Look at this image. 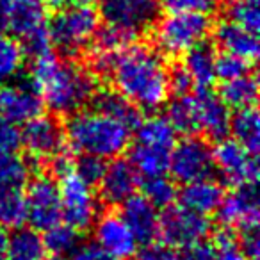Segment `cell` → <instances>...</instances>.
<instances>
[{"label":"cell","mask_w":260,"mask_h":260,"mask_svg":"<svg viewBox=\"0 0 260 260\" xmlns=\"http://www.w3.org/2000/svg\"><path fill=\"white\" fill-rule=\"evenodd\" d=\"M114 89L138 109L157 111L170 98V70L159 52L132 43L116 52L109 75Z\"/></svg>","instance_id":"1"},{"label":"cell","mask_w":260,"mask_h":260,"mask_svg":"<svg viewBox=\"0 0 260 260\" xmlns=\"http://www.w3.org/2000/svg\"><path fill=\"white\" fill-rule=\"evenodd\" d=\"M30 84L43 105L61 116L84 109L96 93V80L91 70L55 57L52 52L32 59Z\"/></svg>","instance_id":"2"},{"label":"cell","mask_w":260,"mask_h":260,"mask_svg":"<svg viewBox=\"0 0 260 260\" xmlns=\"http://www.w3.org/2000/svg\"><path fill=\"white\" fill-rule=\"evenodd\" d=\"M130 132L132 130L121 121L96 109L93 111L80 109L70 114L64 128V138L70 146L80 155L114 159L128 148Z\"/></svg>","instance_id":"3"},{"label":"cell","mask_w":260,"mask_h":260,"mask_svg":"<svg viewBox=\"0 0 260 260\" xmlns=\"http://www.w3.org/2000/svg\"><path fill=\"white\" fill-rule=\"evenodd\" d=\"M98 29L100 15L91 4L59 9V13L48 23L52 45L68 57H75L89 48Z\"/></svg>","instance_id":"4"},{"label":"cell","mask_w":260,"mask_h":260,"mask_svg":"<svg viewBox=\"0 0 260 260\" xmlns=\"http://www.w3.org/2000/svg\"><path fill=\"white\" fill-rule=\"evenodd\" d=\"M152 25L153 41L166 55H184L192 47L203 43L212 29L209 15L200 13H168Z\"/></svg>","instance_id":"5"},{"label":"cell","mask_w":260,"mask_h":260,"mask_svg":"<svg viewBox=\"0 0 260 260\" xmlns=\"http://www.w3.org/2000/svg\"><path fill=\"white\" fill-rule=\"evenodd\" d=\"M168 171L180 184L210 177L214 171V148L207 139L189 134L173 145Z\"/></svg>","instance_id":"6"},{"label":"cell","mask_w":260,"mask_h":260,"mask_svg":"<svg viewBox=\"0 0 260 260\" xmlns=\"http://www.w3.org/2000/svg\"><path fill=\"white\" fill-rule=\"evenodd\" d=\"M59 194L64 223L77 230L91 228L98 217V198L93 185L84 182L75 171L59 178Z\"/></svg>","instance_id":"7"},{"label":"cell","mask_w":260,"mask_h":260,"mask_svg":"<svg viewBox=\"0 0 260 260\" xmlns=\"http://www.w3.org/2000/svg\"><path fill=\"white\" fill-rule=\"evenodd\" d=\"M27 221L30 228L45 232L62 219L59 184L48 175H40L27 182Z\"/></svg>","instance_id":"8"},{"label":"cell","mask_w":260,"mask_h":260,"mask_svg":"<svg viewBox=\"0 0 260 260\" xmlns=\"http://www.w3.org/2000/svg\"><path fill=\"white\" fill-rule=\"evenodd\" d=\"M207 216L187 209L185 205H170L164 209L159 221V235L175 248H184L192 242L203 241L210 234Z\"/></svg>","instance_id":"9"},{"label":"cell","mask_w":260,"mask_h":260,"mask_svg":"<svg viewBox=\"0 0 260 260\" xmlns=\"http://www.w3.org/2000/svg\"><path fill=\"white\" fill-rule=\"evenodd\" d=\"M98 15L109 25L119 27L138 36L159 15V0H96Z\"/></svg>","instance_id":"10"},{"label":"cell","mask_w":260,"mask_h":260,"mask_svg":"<svg viewBox=\"0 0 260 260\" xmlns=\"http://www.w3.org/2000/svg\"><path fill=\"white\" fill-rule=\"evenodd\" d=\"M214 170L223 182L234 185L255 184L258 178V164L253 152L246 150L234 139H221L214 148Z\"/></svg>","instance_id":"11"},{"label":"cell","mask_w":260,"mask_h":260,"mask_svg":"<svg viewBox=\"0 0 260 260\" xmlns=\"http://www.w3.org/2000/svg\"><path fill=\"white\" fill-rule=\"evenodd\" d=\"M22 145L36 160H47L57 152L64 150V128L57 118L38 114L23 123Z\"/></svg>","instance_id":"12"},{"label":"cell","mask_w":260,"mask_h":260,"mask_svg":"<svg viewBox=\"0 0 260 260\" xmlns=\"http://www.w3.org/2000/svg\"><path fill=\"white\" fill-rule=\"evenodd\" d=\"M93 226L94 241L111 258L125 260L136 255L139 242L121 217V214L107 212L104 216H98Z\"/></svg>","instance_id":"13"},{"label":"cell","mask_w":260,"mask_h":260,"mask_svg":"<svg viewBox=\"0 0 260 260\" xmlns=\"http://www.w3.org/2000/svg\"><path fill=\"white\" fill-rule=\"evenodd\" d=\"M196 116V130L203 132L209 139L221 141L230 130V109L219 98V94L205 89H198L192 94Z\"/></svg>","instance_id":"14"},{"label":"cell","mask_w":260,"mask_h":260,"mask_svg":"<svg viewBox=\"0 0 260 260\" xmlns=\"http://www.w3.org/2000/svg\"><path fill=\"white\" fill-rule=\"evenodd\" d=\"M258 192L255 184L237 185L230 194L223 196V202L217 207V216L221 224H226L235 230L258 224Z\"/></svg>","instance_id":"15"},{"label":"cell","mask_w":260,"mask_h":260,"mask_svg":"<svg viewBox=\"0 0 260 260\" xmlns=\"http://www.w3.org/2000/svg\"><path fill=\"white\" fill-rule=\"evenodd\" d=\"M41 109L43 102L32 84H6L0 89V116L11 119L16 125H22L34 116L41 114Z\"/></svg>","instance_id":"16"},{"label":"cell","mask_w":260,"mask_h":260,"mask_svg":"<svg viewBox=\"0 0 260 260\" xmlns=\"http://www.w3.org/2000/svg\"><path fill=\"white\" fill-rule=\"evenodd\" d=\"M100 196L109 205H121L125 200L134 196L139 187V173L130 164V160L114 157L105 168L104 177L100 178Z\"/></svg>","instance_id":"17"},{"label":"cell","mask_w":260,"mask_h":260,"mask_svg":"<svg viewBox=\"0 0 260 260\" xmlns=\"http://www.w3.org/2000/svg\"><path fill=\"white\" fill-rule=\"evenodd\" d=\"M121 217L141 244L153 241L159 235V209L145 196L134 194L125 200L121 203Z\"/></svg>","instance_id":"18"},{"label":"cell","mask_w":260,"mask_h":260,"mask_svg":"<svg viewBox=\"0 0 260 260\" xmlns=\"http://www.w3.org/2000/svg\"><path fill=\"white\" fill-rule=\"evenodd\" d=\"M47 0H8V29L20 38L47 29Z\"/></svg>","instance_id":"19"},{"label":"cell","mask_w":260,"mask_h":260,"mask_svg":"<svg viewBox=\"0 0 260 260\" xmlns=\"http://www.w3.org/2000/svg\"><path fill=\"white\" fill-rule=\"evenodd\" d=\"M223 185L219 182L210 177H203L198 180L187 182L178 198L182 200V205H185L187 209L209 216L217 210V207L223 202Z\"/></svg>","instance_id":"20"},{"label":"cell","mask_w":260,"mask_h":260,"mask_svg":"<svg viewBox=\"0 0 260 260\" xmlns=\"http://www.w3.org/2000/svg\"><path fill=\"white\" fill-rule=\"evenodd\" d=\"M214 40L217 47L226 54H234L244 57L248 61H255L258 55V40L256 34L237 23L224 20L214 30Z\"/></svg>","instance_id":"21"},{"label":"cell","mask_w":260,"mask_h":260,"mask_svg":"<svg viewBox=\"0 0 260 260\" xmlns=\"http://www.w3.org/2000/svg\"><path fill=\"white\" fill-rule=\"evenodd\" d=\"M216 55L217 54L214 52V48L205 45V41L192 47L191 50H187L184 54L182 68L191 77L196 89H205L216 80V73H214Z\"/></svg>","instance_id":"22"},{"label":"cell","mask_w":260,"mask_h":260,"mask_svg":"<svg viewBox=\"0 0 260 260\" xmlns=\"http://www.w3.org/2000/svg\"><path fill=\"white\" fill-rule=\"evenodd\" d=\"M94 109L104 114L111 116V118L121 121L125 126H128L130 130H136V126L141 121V112L136 107L128 98H125L118 91L104 89L96 91L93 96Z\"/></svg>","instance_id":"23"},{"label":"cell","mask_w":260,"mask_h":260,"mask_svg":"<svg viewBox=\"0 0 260 260\" xmlns=\"http://www.w3.org/2000/svg\"><path fill=\"white\" fill-rule=\"evenodd\" d=\"M170 153H171L170 148L136 141V145L130 150V164L136 168L139 177L143 178L159 177V175L168 173Z\"/></svg>","instance_id":"24"},{"label":"cell","mask_w":260,"mask_h":260,"mask_svg":"<svg viewBox=\"0 0 260 260\" xmlns=\"http://www.w3.org/2000/svg\"><path fill=\"white\" fill-rule=\"evenodd\" d=\"M232 139L244 146L246 150L256 153L260 146V119L258 111L253 107L235 109V114L230 116V130Z\"/></svg>","instance_id":"25"},{"label":"cell","mask_w":260,"mask_h":260,"mask_svg":"<svg viewBox=\"0 0 260 260\" xmlns=\"http://www.w3.org/2000/svg\"><path fill=\"white\" fill-rule=\"evenodd\" d=\"M47 249L43 237L34 228H16L8 237L6 260H45Z\"/></svg>","instance_id":"26"},{"label":"cell","mask_w":260,"mask_h":260,"mask_svg":"<svg viewBox=\"0 0 260 260\" xmlns=\"http://www.w3.org/2000/svg\"><path fill=\"white\" fill-rule=\"evenodd\" d=\"M219 98L228 105V109H244L253 107L258 98V84L256 79L248 73V75L237 77V79L224 80L221 82Z\"/></svg>","instance_id":"27"},{"label":"cell","mask_w":260,"mask_h":260,"mask_svg":"<svg viewBox=\"0 0 260 260\" xmlns=\"http://www.w3.org/2000/svg\"><path fill=\"white\" fill-rule=\"evenodd\" d=\"M30 180V166L18 153H0V192L23 191Z\"/></svg>","instance_id":"28"},{"label":"cell","mask_w":260,"mask_h":260,"mask_svg":"<svg viewBox=\"0 0 260 260\" xmlns=\"http://www.w3.org/2000/svg\"><path fill=\"white\" fill-rule=\"evenodd\" d=\"M136 132H138L136 141L170 150L173 148L175 138H177V130L171 126L166 116H150L145 121H139Z\"/></svg>","instance_id":"29"},{"label":"cell","mask_w":260,"mask_h":260,"mask_svg":"<svg viewBox=\"0 0 260 260\" xmlns=\"http://www.w3.org/2000/svg\"><path fill=\"white\" fill-rule=\"evenodd\" d=\"M43 244L47 253L54 256L72 255L80 246V230L73 228L68 223H61L47 228L43 235Z\"/></svg>","instance_id":"30"},{"label":"cell","mask_w":260,"mask_h":260,"mask_svg":"<svg viewBox=\"0 0 260 260\" xmlns=\"http://www.w3.org/2000/svg\"><path fill=\"white\" fill-rule=\"evenodd\" d=\"M25 52L18 40L0 32V82H11L22 73Z\"/></svg>","instance_id":"31"},{"label":"cell","mask_w":260,"mask_h":260,"mask_svg":"<svg viewBox=\"0 0 260 260\" xmlns=\"http://www.w3.org/2000/svg\"><path fill=\"white\" fill-rule=\"evenodd\" d=\"M166 118L177 132L182 134H194L196 130V116H194V104H192V94H175L173 100L168 104Z\"/></svg>","instance_id":"32"},{"label":"cell","mask_w":260,"mask_h":260,"mask_svg":"<svg viewBox=\"0 0 260 260\" xmlns=\"http://www.w3.org/2000/svg\"><path fill=\"white\" fill-rule=\"evenodd\" d=\"M27 223V203L23 191L0 192V226L22 228Z\"/></svg>","instance_id":"33"},{"label":"cell","mask_w":260,"mask_h":260,"mask_svg":"<svg viewBox=\"0 0 260 260\" xmlns=\"http://www.w3.org/2000/svg\"><path fill=\"white\" fill-rule=\"evenodd\" d=\"M145 196L148 202H152L157 209H166L173 205L175 200L178 198V189L175 180L168 178L166 175L146 178L145 182Z\"/></svg>","instance_id":"34"},{"label":"cell","mask_w":260,"mask_h":260,"mask_svg":"<svg viewBox=\"0 0 260 260\" xmlns=\"http://www.w3.org/2000/svg\"><path fill=\"white\" fill-rule=\"evenodd\" d=\"M226 16L230 22L237 23V25L244 27V29L251 30V32H258L260 27V11L256 2L253 0H235L228 6Z\"/></svg>","instance_id":"35"},{"label":"cell","mask_w":260,"mask_h":260,"mask_svg":"<svg viewBox=\"0 0 260 260\" xmlns=\"http://www.w3.org/2000/svg\"><path fill=\"white\" fill-rule=\"evenodd\" d=\"M251 70H253L251 61H248V59H244V57L226 54V52L216 55L214 73H216V79L221 80V82L237 79V77H242V75H248V73H251Z\"/></svg>","instance_id":"36"},{"label":"cell","mask_w":260,"mask_h":260,"mask_svg":"<svg viewBox=\"0 0 260 260\" xmlns=\"http://www.w3.org/2000/svg\"><path fill=\"white\" fill-rule=\"evenodd\" d=\"M134 40H136L134 34L126 32V30L119 29V27L105 23V27L98 29L93 41H94V48H98V50L118 52V50H121L123 47L130 45Z\"/></svg>","instance_id":"37"},{"label":"cell","mask_w":260,"mask_h":260,"mask_svg":"<svg viewBox=\"0 0 260 260\" xmlns=\"http://www.w3.org/2000/svg\"><path fill=\"white\" fill-rule=\"evenodd\" d=\"M105 168H107V162L105 159L96 155H80V159L75 162V173L82 178L84 182L94 185L100 182V178L104 177Z\"/></svg>","instance_id":"38"},{"label":"cell","mask_w":260,"mask_h":260,"mask_svg":"<svg viewBox=\"0 0 260 260\" xmlns=\"http://www.w3.org/2000/svg\"><path fill=\"white\" fill-rule=\"evenodd\" d=\"M168 13H200L212 15L217 8V0H159Z\"/></svg>","instance_id":"39"},{"label":"cell","mask_w":260,"mask_h":260,"mask_svg":"<svg viewBox=\"0 0 260 260\" xmlns=\"http://www.w3.org/2000/svg\"><path fill=\"white\" fill-rule=\"evenodd\" d=\"M138 260H180V253L177 248L168 244L166 241H150L145 242L138 253Z\"/></svg>","instance_id":"40"},{"label":"cell","mask_w":260,"mask_h":260,"mask_svg":"<svg viewBox=\"0 0 260 260\" xmlns=\"http://www.w3.org/2000/svg\"><path fill=\"white\" fill-rule=\"evenodd\" d=\"M22 146V130L15 121L0 116V153H16Z\"/></svg>","instance_id":"41"},{"label":"cell","mask_w":260,"mask_h":260,"mask_svg":"<svg viewBox=\"0 0 260 260\" xmlns=\"http://www.w3.org/2000/svg\"><path fill=\"white\" fill-rule=\"evenodd\" d=\"M237 246L248 260H258L260 258V234L258 224L242 228L241 237L237 239Z\"/></svg>","instance_id":"42"},{"label":"cell","mask_w":260,"mask_h":260,"mask_svg":"<svg viewBox=\"0 0 260 260\" xmlns=\"http://www.w3.org/2000/svg\"><path fill=\"white\" fill-rule=\"evenodd\" d=\"M214 251H216L214 246L205 242V239H203V241L184 246L180 253V260H212Z\"/></svg>","instance_id":"43"},{"label":"cell","mask_w":260,"mask_h":260,"mask_svg":"<svg viewBox=\"0 0 260 260\" xmlns=\"http://www.w3.org/2000/svg\"><path fill=\"white\" fill-rule=\"evenodd\" d=\"M192 89L194 84L182 66H177L173 72H170V91H173L175 94H189Z\"/></svg>","instance_id":"44"},{"label":"cell","mask_w":260,"mask_h":260,"mask_svg":"<svg viewBox=\"0 0 260 260\" xmlns=\"http://www.w3.org/2000/svg\"><path fill=\"white\" fill-rule=\"evenodd\" d=\"M48 160H50L52 173L59 178L64 177V175H68V173H72V171L75 170V160H73L72 155H68L64 150H61V152H57L55 155H52Z\"/></svg>","instance_id":"45"},{"label":"cell","mask_w":260,"mask_h":260,"mask_svg":"<svg viewBox=\"0 0 260 260\" xmlns=\"http://www.w3.org/2000/svg\"><path fill=\"white\" fill-rule=\"evenodd\" d=\"M70 260H112L100 246L94 242V244H82L72 253V258Z\"/></svg>","instance_id":"46"},{"label":"cell","mask_w":260,"mask_h":260,"mask_svg":"<svg viewBox=\"0 0 260 260\" xmlns=\"http://www.w3.org/2000/svg\"><path fill=\"white\" fill-rule=\"evenodd\" d=\"M214 258L212 260H248L244 253L239 249L237 244L224 246V248H214Z\"/></svg>","instance_id":"47"},{"label":"cell","mask_w":260,"mask_h":260,"mask_svg":"<svg viewBox=\"0 0 260 260\" xmlns=\"http://www.w3.org/2000/svg\"><path fill=\"white\" fill-rule=\"evenodd\" d=\"M93 0H47V4L52 6V8H68V6H80V4H91Z\"/></svg>","instance_id":"48"},{"label":"cell","mask_w":260,"mask_h":260,"mask_svg":"<svg viewBox=\"0 0 260 260\" xmlns=\"http://www.w3.org/2000/svg\"><path fill=\"white\" fill-rule=\"evenodd\" d=\"M8 29V0H0V32Z\"/></svg>","instance_id":"49"},{"label":"cell","mask_w":260,"mask_h":260,"mask_svg":"<svg viewBox=\"0 0 260 260\" xmlns=\"http://www.w3.org/2000/svg\"><path fill=\"white\" fill-rule=\"evenodd\" d=\"M8 232L4 226H0V260H6V253H8Z\"/></svg>","instance_id":"50"},{"label":"cell","mask_w":260,"mask_h":260,"mask_svg":"<svg viewBox=\"0 0 260 260\" xmlns=\"http://www.w3.org/2000/svg\"><path fill=\"white\" fill-rule=\"evenodd\" d=\"M45 260H62V256H54V255H52V258H45Z\"/></svg>","instance_id":"51"},{"label":"cell","mask_w":260,"mask_h":260,"mask_svg":"<svg viewBox=\"0 0 260 260\" xmlns=\"http://www.w3.org/2000/svg\"><path fill=\"white\" fill-rule=\"evenodd\" d=\"M253 2H256V0H253Z\"/></svg>","instance_id":"52"}]
</instances>
